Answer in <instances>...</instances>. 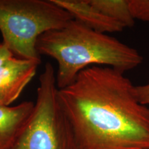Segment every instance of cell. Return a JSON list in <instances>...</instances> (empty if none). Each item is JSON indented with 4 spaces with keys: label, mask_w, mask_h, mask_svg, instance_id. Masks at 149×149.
<instances>
[{
    "label": "cell",
    "mask_w": 149,
    "mask_h": 149,
    "mask_svg": "<svg viewBox=\"0 0 149 149\" xmlns=\"http://www.w3.org/2000/svg\"><path fill=\"white\" fill-rule=\"evenodd\" d=\"M58 97L81 149H149V107L123 72L88 67Z\"/></svg>",
    "instance_id": "obj_1"
},
{
    "label": "cell",
    "mask_w": 149,
    "mask_h": 149,
    "mask_svg": "<svg viewBox=\"0 0 149 149\" xmlns=\"http://www.w3.org/2000/svg\"><path fill=\"white\" fill-rule=\"evenodd\" d=\"M37 50L40 55L49 56L57 61L59 89L72 84L78 74L90 66L104 65L125 73L143 61L135 48L74 19L61 29L41 35Z\"/></svg>",
    "instance_id": "obj_2"
},
{
    "label": "cell",
    "mask_w": 149,
    "mask_h": 149,
    "mask_svg": "<svg viewBox=\"0 0 149 149\" xmlns=\"http://www.w3.org/2000/svg\"><path fill=\"white\" fill-rule=\"evenodd\" d=\"M72 19L53 0H0L2 43L19 58L41 60L37 50L39 37Z\"/></svg>",
    "instance_id": "obj_3"
},
{
    "label": "cell",
    "mask_w": 149,
    "mask_h": 149,
    "mask_svg": "<svg viewBox=\"0 0 149 149\" xmlns=\"http://www.w3.org/2000/svg\"><path fill=\"white\" fill-rule=\"evenodd\" d=\"M33 113L12 149H81L72 124L59 100L53 65L40 76Z\"/></svg>",
    "instance_id": "obj_4"
},
{
    "label": "cell",
    "mask_w": 149,
    "mask_h": 149,
    "mask_svg": "<svg viewBox=\"0 0 149 149\" xmlns=\"http://www.w3.org/2000/svg\"><path fill=\"white\" fill-rule=\"evenodd\" d=\"M41 60L13 57L0 66V107H10L35 75Z\"/></svg>",
    "instance_id": "obj_5"
},
{
    "label": "cell",
    "mask_w": 149,
    "mask_h": 149,
    "mask_svg": "<svg viewBox=\"0 0 149 149\" xmlns=\"http://www.w3.org/2000/svg\"><path fill=\"white\" fill-rule=\"evenodd\" d=\"M68 11L74 20L89 29L102 33H119L125 29L122 24L102 14L88 0H53Z\"/></svg>",
    "instance_id": "obj_6"
},
{
    "label": "cell",
    "mask_w": 149,
    "mask_h": 149,
    "mask_svg": "<svg viewBox=\"0 0 149 149\" xmlns=\"http://www.w3.org/2000/svg\"><path fill=\"white\" fill-rule=\"evenodd\" d=\"M35 103L26 101L15 107H0V149H12L32 114Z\"/></svg>",
    "instance_id": "obj_7"
},
{
    "label": "cell",
    "mask_w": 149,
    "mask_h": 149,
    "mask_svg": "<svg viewBox=\"0 0 149 149\" xmlns=\"http://www.w3.org/2000/svg\"><path fill=\"white\" fill-rule=\"evenodd\" d=\"M93 6L124 28H131L135 19L130 12L128 0H88Z\"/></svg>",
    "instance_id": "obj_8"
},
{
    "label": "cell",
    "mask_w": 149,
    "mask_h": 149,
    "mask_svg": "<svg viewBox=\"0 0 149 149\" xmlns=\"http://www.w3.org/2000/svg\"><path fill=\"white\" fill-rule=\"evenodd\" d=\"M128 1L134 19L149 22V0H128Z\"/></svg>",
    "instance_id": "obj_9"
},
{
    "label": "cell",
    "mask_w": 149,
    "mask_h": 149,
    "mask_svg": "<svg viewBox=\"0 0 149 149\" xmlns=\"http://www.w3.org/2000/svg\"><path fill=\"white\" fill-rule=\"evenodd\" d=\"M135 93L141 104L149 106V82L144 85L135 86Z\"/></svg>",
    "instance_id": "obj_10"
},
{
    "label": "cell",
    "mask_w": 149,
    "mask_h": 149,
    "mask_svg": "<svg viewBox=\"0 0 149 149\" xmlns=\"http://www.w3.org/2000/svg\"><path fill=\"white\" fill-rule=\"evenodd\" d=\"M13 57H14V55L12 52L3 43H0V66Z\"/></svg>",
    "instance_id": "obj_11"
}]
</instances>
